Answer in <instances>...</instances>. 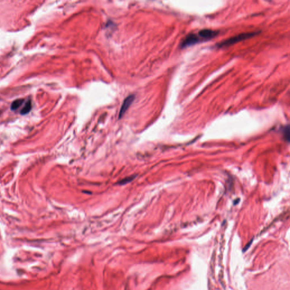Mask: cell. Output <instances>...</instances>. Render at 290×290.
<instances>
[{"instance_id": "8992f818", "label": "cell", "mask_w": 290, "mask_h": 290, "mask_svg": "<svg viewBox=\"0 0 290 290\" xmlns=\"http://www.w3.org/2000/svg\"><path fill=\"white\" fill-rule=\"evenodd\" d=\"M23 102H24V99H20L15 100V101H14L11 105V109L12 111L17 110L18 108H20V107L22 105Z\"/></svg>"}, {"instance_id": "52a82bcc", "label": "cell", "mask_w": 290, "mask_h": 290, "mask_svg": "<svg viewBox=\"0 0 290 290\" xmlns=\"http://www.w3.org/2000/svg\"><path fill=\"white\" fill-rule=\"evenodd\" d=\"M290 134L289 127L287 126V128H286V129L284 130V135L286 136V138L288 139V140H289V137H290V134Z\"/></svg>"}, {"instance_id": "277c9868", "label": "cell", "mask_w": 290, "mask_h": 290, "mask_svg": "<svg viewBox=\"0 0 290 290\" xmlns=\"http://www.w3.org/2000/svg\"><path fill=\"white\" fill-rule=\"evenodd\" d=\"M134 99V96L133 95L129 96L128 98H126L125 99V100L124 101V102L123 103V105L121 106L120 113H119V118L120 119H121L124 116V115L125 114L126 111L128 110L129 107L131 105Z\"/></svg>"}, {"instance_id": "3957f363", "label": "cell", "mask_w": 290, "mask_h": 290, "mask_svg": "<svg viewBox=\"0 0 290 290\" xmlns=\"http://www.w3.org/2000/svg\"><path fill=\"white\" fill-rule=\"evenodd\" d=\"M217 31H214L210 29H203L199 31L198 35L202 41L209 40L214 38L217 35Z\"/></svg>"}, {"instance_id": "7a4b0ae2", "label": "cell", "mask_w": 290, "mask_h": 290, "mask_svg": "<svg viewBox=\"0 0 290 290\" xmlns=\"http://www.w3.org/2000/svg\"><path fill=\"white\" fill-rule=\"evenodd\" d=\"M202 40L199 37L198 34L191 33L188 34L185 37L184 39L183 40L180 46L182 48H185L188 46H193L199 43Z\"/></svg>"}, {"instance_id": "5b68a950", "label": "cell", "mask_w": 290, "mask_h": 290, "mask_svg": "<svg viewBox=\"0 0 290 290\" xmlns=\"http://www.w3.org/2000/svg\"><path fill=\"white\" fill-rule=\"evenodd\" d=\"M32 108V104H31V100H28L23 108V109L20 111V114L25 115H26L28 113L31 111Z\"/></svg>"}, {"instance_id": "6da1fadb", "label": "cell", "mask_w": 290, "mask_h": 290, "mask_svg": "<svg viewBox=\"0 0 290 290\" xmlns=\"http://www.w3.org/2000/svg\"><path fill=\"white\" fill-rule=\"evenodd\" d=\"M257 33H242L236 35L235 36L230 38L228 39L225 40L223 41L220 43L218 44V46L219 47H224V46H230L231 45H233L235 43H237L239 41H241V40L248 39L249 38H251L257 35Z\"/></svg>"}]
</instances>
